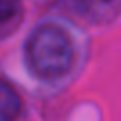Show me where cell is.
<instances>
[{"label":"cell","instance_id":"obj_1","mask_svg":"<svg viewBox=\"0 0 121 121\" xmlns=\"http://www.w3.org/2000/svg\"><path fill=\"white\" fill-rule=\"evenodd\" d=\"M26 64L30 72L42 79H56L73 64V44L56 24H42L26 42Z\"/></svg>","mask_w":121,"mask_h":121},{"label":"cell","instance_id":"obj_2","mask_svg":"<svg viewBox=\"0 0 121 121\" xmlns=\"http://www.w3.org/2000/svg\"><path fill=\"white\" fill-rule=\"evenodd\" d=\"M72 12L93 26H107L121 16V0H68Z\"/></svg>","mask_w":121,"mask_h":121},{"label":"cell","instance_id":"obj_3","mask_svg":"<svg viewBox=\"0 0 121 121\" xmlns=\"http://www.w3.org/2000/svg\"><path fill=\"white\" fill-rule=\"evenodd\" d=\"M24 18L22 0H0V40L16 32Z\"/></svg>","mask_w":121,"mask_h":121},{"label":"cell","instance_id":"obj_4","mask_svg":"<svg viewBox=\"0 0 121 121\" xmlns=\"http://www.w3.org/2000/svg\"><path fill=\"white\" fill-rule=\"evenodd\" d=\"M22 111V97L6 79H0V121H16Z\"/></svg>","mask_w":121,"mask_h":121}]
</instances>
